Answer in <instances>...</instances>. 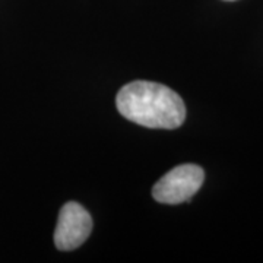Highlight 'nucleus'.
<instances>
[{
	"label": "nucleus",
	"instance_id": "obj_2",
	"mask_svg": "<svg viewBox=\"0 0 263 263\" xmlns=\"http://www.w3.org/2000/svg\"><path fill=\"white\" fill-rule=\"evenodd\" d=\"M205 173L199 165L183 164L162 176L152 189V196L160 203L177 205L187 202L202 187Z\"/></svg>",
	"mask_w": 263,
	"mask_h": 263
},
{
	"label": "nucleus",
	"instance_id": "obj_3",
	"mask_svg": "<svg viewBox=\"0 0 263 263\" xmlns=\"http://www.w3.org/2000/svg\"><path fill=\"white\" fill-rule=\"evenodd\" d=\"M92 230V218L76 202H67L60 209L54 231V245L59 250H75L85 243Z\"/></svg>",
	"mask_w": 263,
	"mask_h": 263
},
{
	"label": "nucleus",
	"instance_id": "obj_1",
	"mask_svg": "<svg viewBox=\"0 0 263 263\" xmlns=\"http://www.w3.org/2000/svg\"><path fill=\"white\" fill-rule=\"evenodd\" d=\"M116 105L124 119L151 129H177L186 119L181 97L168 86L149 81L124 85Z\"/></svg>",
	"mask_w": 263,
	"mask_h": 263
}]
</instances>
